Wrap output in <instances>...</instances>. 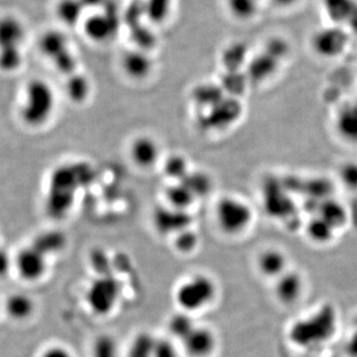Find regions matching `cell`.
<instances>
[{"label": "cell", "instance_id": "obj_23", "mask_svg": "<svg viewBox=\"0 0 357 357\" xmlns=\"http://www.w3.org/2000/svg\"><path fill=\"white\" fill-rule=\"evenodd\" d=\"M6 311L14 321H25L34 312L35 303L27 294L15 293L7 299Z\"/></svg>", "mask_w": 357, "mask_h": 357}, {"label": "cell", "instance_id": "obj_22", "mask_svg": "<svg viewBox=\"0 0 357 357\" xmlns=\"http://www.w3.org/2000/svg\"><path fill=\"white\" fill-rule=\"evenodd\" d=\"M321 4L333 24L338 26L347 24L357 6L356 0H321Z\"/></svg>", "mask_w": 357, "mask_h": 357}, {"label": "cell", "instance_id": "obj_1", "mask_svg": "<svg viewBox=\"0 0 357 357\" xmlns=\"http://www.w3.org/2000/svg\"><path fill=\"white\" fill-rule=\"evenodd\" d=\"M337 328V309L332 304H324L310 316L296 321L289 328L288 337L301 349H316L332 340Z\"/></svg>", "mask_w": 357, "mask_h": 357}, {"label": "cell", "instance_id": "obj_31", "mask_svg": "<svg viewBox=\"0 0 357 357\" xmlns=\"http://www.w3.org/2000/svg\"><path fill=\"white\" fill-rule=\"evenodd\" d=\"M318 213L319 217L330 223L335 230L344 227L347 222V211L342 204L335 201H326L319 206Z\"/></svg>", "mask_w": 357, "mask_h": 357}, {"label": "cell", "instance_id": "obj_46", "mask_svg": "<svg viewBox=\"0 0 357 357\" xmlns=\"http://www.w3.org/2000/svg\"><path fill=\"white\" fill-rule=\"evenodd\" d=\"M300 1L301 0H271L272 3L280 9L293 8V7L297 6Z\"/></svg>", "mask_w": 357, "mask_h": 357}, {"label": "cell", "instance_id": "obj_18", "mask_svg": "<svg viewBox=\"0 0 357 357\" xmlns=\"http://www.w3.org/2000/svg\"><path fill=\"white\" fill-rule=\"evenodd\" d=\"M25 28L15 16L0 18V50L2 49H22L25 39Z\"/></svg>", "mask_w": 357, "mask_h": 357}, {"label": "cell", "instance_id": "obj_39", "mask_svg": "<svg viewBox=\"0 0 357 357\" xmlns=\"http://www.w3.org/2000/svg\"><path fill=\"white\" fill-rule=\"evenodd\" d=\"M91 357H119V347L112 335H100L91 347Z\"/></svg>", "mask_w": 357, "mask_h": 357}, {"label": "cell", "instance_id": "obj_33", "mask_svg": "<svg viewBox=\"0 0 357 357\" xmlns=\"http://www.w3.org/2000/svg\"><path fill=\"white\" fill-rule=\"evenodd\" d=\"M164 175L173 182H180L190 172L189 161L181 154H173L165 160L163 165Z\"/></svg>", "mask_w": 357, "mask_h": 357}, {"label": "cell", "instance_id": "obj_3", "mask_svg": "<svg viewBox=\"0 0 357 357\" xmlns=\"http://www.w3.org/2000/svg\"><path fill=\"white\" fill-rule=\"evenodd\" d=\"M82 167L83 165L79 164L59 166L51 174L45 208L47 213L55 220L64 218L72 208L77 187H79V183H84L76 176Z\"/></svg>", "mask_w": 357, "mask_h": 357}, {"label": "cell", "instance_id": "obj_28", "mask_svg": "<svg viewBox=\"0 0 357 357\" xmlns=\"http://www.w3.org/2000/svg\"><path fill=\"white\" fill-rule=\"evenodd\" d=\"M195 319L190 312H180L173 314L168 321V331L170 335L181 342L196 328Z\"/></svg>", "mask_w": 357, "mask_h": 357}, {"label": "cell", "instance_id": "obj_8", "mask_svg": "<svg viewBox=\"0 0 357 357\" xmlns=\"http://www.w3.org/2000/svg\"><path fill=\"white\" fill-rule=\"evenodd\" d=\"M121 25V16L116 4L107 0L102 11L86 18L84 30L86 36L96 43H105L114 39Z\"/></svg>", "mask_w": 357, "mask_h": 357}, {"label": "cell", "instance_id": "obj_2", "mask_svg": "<svg viewBox=\"0 0 357 357\" xmlns=\"http://www.w3.org/2000/svg\"><path fill=\"white\" fill-rule=\"evenodd\" d=\"M57 107L55 89L43 79L28 82L20 105L21 121L29 128H41L51 121Z\"/></svg>", "mask_w": 357, "mask_h": 357}, {"label": "cell", "instance_id": "obj_41", "mask_svg": "<svg viewBox=\"0 0 357 357\" xmlns=\"http://www.w3.org/2000/svg\"><path fill=\"white\" fill-rule=\"evenodd\" d=\"M199 236L191 229L183 230L176 234L174 238V245L182 253H190L199 245Z\"/></svg>", "mask_w": 357, "mask_h": 357}, {"label": "cell", "instance_id": "obj_27", "mask_svg": "<svg viewBox=\"0 0 357 357\" xmlns=\"http://www.w3.org/2000/svg\"><path fill=\"white\" fill-rule=\"evenodd\" d=\"M165 194L167 202H168L167 204L180 210H189L190 206L197 201L196 197L192 194V192L180 182H173L168 185Z\"/></svg>", "mask_w": 357, "mask_h": 357}, {"label": "cell", "instance_id": "obj_15", "mask_svg": "<svg viewBox=\"0 0 357 357\" xmlns=\"http://www.w3.org/2000/svg\"><path fill=\"white\" fill-rule=\"evenodd\" d=\"M304 290V280L298 272L287 271L276 279L275 296L284 305H293L300 299Z\"/></svg>", "mask_w": 357, "mask_h": 357}, {"label": "cell", "instance_id": "obj_35", "mask_svg": "<svg viewBox=\"0 0 357 357\" xmlns=\"http://www.w3.org/2000/svg\"><path fill=\"white\" fill-rule=\"evenodd\" d=\"M232 17L239 21H250L257 15L259 0H227Z\"/></svg>", "mask_w": 357, "mask_h": 357}, {"label": "cell", "instance_id": "obj_12", "mask_svg": "<svg viewBox=\"0 0 357 357\" xmlns=\"http://www.w3.org/2000/svg\"><path fill=\"white\" fill-rule=\"evenodd\" d=\"M129 155L136 166L150 169L158 163L161 157V148L155 138L141 135L134 138L129 147Z\"/></svg>", "mask_w": 357, "mask_h": 357}, {"label": "cell", "instance_id": "obj_14", "mask_svg": "<svg viewBox=\"0 0 357 357\" xmlns=\"http://www.w3.org/2000/svg\"><path fill=\"white\" fill-rule=\"evenodd\" d=\"M121 67L131 79H144L153 72V59L148 52L134 48L122 56Z\"/></svg>", "mask_w": 357, "mask_h": 357}, {"label": "cell", "instance_id": "obj_32", "mask_svg": "<svg viewBox=\"0 0 357 357\" xmlns=\"http://www.w3.org/2000/svg\"><path fill=\"white\" fill-rule=\"evenodd\" d=\"M306 231L309 238L314 243L326 244L333 241L337 230L318 215L307 223Z\"/></svg>", "mask_w": 357, "mask_h": 357}, {"label": "cell", "instance_id": "obj_42", "mask_svg": "<svg viewBox=\"0 0 357 357\" xmlns=\"http://www.w3.org/2000/svg\"><path fill=\"white\" fill-rule=\"evenodd\" d=\"M340 181L342 185L351 191L357 190V162H347L340 168Z\"/></svg>", "mask_w": 357, "mask_h": 357}, {"label": "cell", "instance_id": "obj_11", "mask_svg": "<svg viewBox=\"0 0 357 357\" xmlns=\"http://www.w3.org/2000/svg\"><path fill=\"white\" fill-rule=\"evenodd\" d=\"M46 257L32 245L28 246L16 256V269L24 280L38 281L47 271Z\"/></svg>", "mask_w": 357, "mask_h": 357}, {"label": "cell", "instance_id": "obj_44", "mask_svg": "<svg viewBox=\"0 0 357 357\" xmlns=\"http://www.w3.org/2000/svg\"><path fill=\"white\" fill-rule=\"evenodd\" d=\"M41 357H74L67 349L63 347H51L42 354Z\"/></svg>", "mask_w": 357, "mask_h": 357}, {"label": "cell", "instance_id": "obj_40", "mask_svg": "<svg viewBox=\"0 0 357 357\" xmlns=\"http://www.w3.org/2000/svg\"><path fill=\"white\" fill-rule=\"evenodd\" d=\"M24 62L22 49H2L0 50V70L7 74L17 72Z\"/></svg>", "mask_w": 357, "mask_h": 357}, {"label": "cell", "instance_id": "obj_5", "mask_svg": "<svg viewBox=\"0 0 357 357\" xmlns=\"http://www.w3.org/2000/svg\"><path fill=\"white\" fill-rule=\"evenodd\" d=\"M217 295V285L211 277L195 274L181 283L176 290L175 300L182 311H199L210 305Z\"/></svg>", "mask_w": 357, "mask_h": 357}, {"label": "cell", "instance_id": "obj_30", "mask_svg": "<svg viewBox=\"0 0 357 357\" xmlns=\"http://www.w3.org/2000/svg\"><path fill=\"white\" fill-rule=\"evenodd\" d=\"M185 188L192 192L196 199L208 196L213 188V181L208 174L191 171L182 181H180Z\"/></svg>", "mask_w": 357, "mask_h": 357}, {"label": "cell", "instance_id": "obj_47", "mask_svg": "<svg viewBox=\"0 0 357 357\" xmlns=\"http://www.w3.org/2000/svg\"><path fill=\"white\" fill-rule=\"evenodd\" d=\"M86 9H102L107 0H81Z\"/></svg>", "mask_w": 357, "mask_h": 357}, {"label": "cell", "instance_id": "obj_34", "mask_svg": "<svg viewBox=\"0 0 357 357\" xmlns=\"http://www.w3.org/2000/svg\"><path fill=\"white\" fill-rule=\"evenodd\" d=\"M156 342L157 338L152 333H138L129 345L128 357H153Z\"/></svg>", "mask_w": 357, "mask_h": 357}, {"label": "cell", "instance_id": "obj_26", "mask_svg": "<svg viewBox=\"0 0 357 357\" xmlns=\"http://www.w3.org/2000/svg\"><path fill=\"white\" fill-rule=\"evenodd\" d=\"M67 243L64 234L58 230H49L36 237L31 245L39 250L42 255L48 256L55 255L63 250Z\"/></svg>", "mask_w": 357, "mask_h": 357}, {"label": "cell", "instance_id": "obj_13", "mask_svg": "<svg viewBox=\"0 0 357 357\" xmlns=\"http://www.w3.org/2000/svg\"><path fill=\"white\" fill-rule=\"evenodd\" d=\"M183 349L190 357H208L215 351L217 338L210 328L197 326L182 342Z\"/></svg>", "mask_w": 357, "mask_h": 357}, {"label": "cell", "instance_id": "obj_38", "mask_svg": "<svg viewBox=\"0 0 357 357\" xmlns=\"http://www.w3.org/2000/svg\"><path fill=\"white\" fill-rule=\"evenodd\" d=\"M131 39L134 42V48L149 52L156 45V36L144 23L129 28Z\"/></svg>", "mask_w": 357, "mask_h": 357}, {"label": "cell", "instance_id": "obj_17", "mask_svg": "<svg viewBox=\"0 0 357 357\" xmlns=\"http://www.w3.org/2000/svg\"><path fill=\"white\" fill-rule=\"evenodd\" d=\"M287 256L276 248L265 249L257 258L258 271L275 280L287 271Z\"/></svg>", "mask_w": 357, "mask_h": 357}, {"label": "cell", "instance_id": "obj_45", "mask_svg": "<svg viewBox=\"0 0 357 357\" xmlns=\"http://www.w3.org/2000/svg\"><path fill=\"white\" fill-rule=\"evenodd\" d=\"M347 351L351 357H357V317L354 321V332L347 344Z\"/></svg>", "mask_w": 357, "mask_h": 357}, {"label": "cell", "instance_id": "obj_20", "mask_svg": "<svg viewBox=\"0 0 357 357\" xmlns=\"http://www.w3.org/2000/svg\"><path fill=\"white\" fill-rule=\"evenodd\" d=\"M227 96L220 83H202L192 89L191 100L198 112L211 109Z\"/></svg>", "mask_w": 357, "mask_h": 357}, {"label": "cell", "instance_id": "obj_7", "mask_svg": "<svg viewBox=\"0 0 357 357\" xmlns=\"http://www.w3.org/2000/svg\"><path fill=\"white\" fill-rule=\"evenodd\" d=\"M121 295V284L112 275L105 274L91 282L86 291L89 309L98 316H105L114 309Z\"/></svg>", "mask_w": 357, "mask_h": 357}, {"label": "cell", "instance_id": "obj_25", "mask_svg": "<svg viewBox=\"0 0 357 357\" xmlns=\"http://www.w3.org/2000/svg\"><path fill=\"white\" fill-rule=\"evenodd\" d=\"M248 49L243 42H234L225 47L222 54V66L225 72H239L248 65Z\"/></svg>", "mask_w": 357, "mask_h": 357}, {"label": "cell", "instance_id": "obj_36", "mask_svg": "<svg viewBox=\"0 0 357 357\" xmlns=\"http://www.w3.org/2000/svg\"><path fill=\"white\" fill-rule=\"evenodd\" d=\"M248 77L245 73L241 72H225L220 84L227 96L232 98H238L241 93L246 89L248 86Z\"/></svg>", "mask_w": 357, "mask_h": 357}, {"label": "cell", "instance_id": "obj_43", "mask_svg": "<svg viewBox=\"0 0 357 357\" xmlns=\"http://www.w3.org/2000/svg\"><path fill=\"white\" fill-rule=\"evenodd\" d=\"M153 357H180L175 344L167 338H157Z\"/></svg>", "mask_w": 357, "mask_h": 357}, {"label": "cell", "instance_id": "obj_4", "mask_svg": "<svg viewBox=\"0 0 357 357\" xmlns=\"http://www.w3.org/2000/svg\"><path fill=\"white\" fill-rule=\"evenodd\" d=\"M215 215L220 229L229 236L243 234L255 218L250 204L234 196H225L218 199Z\"/></svg>", "mask_w": 357, "mask_h": 357}, {"label": "cell", "instance_id": "obj_29", "mask_svg": "<svg viewBox=\"0 0 357 357\" xmlns=\"http://www.w3.org/2000/svg\"><path fill=\"white\" fill-rule=\"evenodd\" d=\"M84 10L86 8L81 0H61L56 8V13L59 20L70 27L79 24Z\"/></svg>", "mask_w": 357, "mask_h": 357}, {"label": "cell", "instance_id": "obj_9", "mask_svg": "<svg viewBox=\"0 0 357 357\" xmlns=\"http://www.w3.org/2000/svg\"><path fill=\"white\" fill-rule=\"evenodd\" d=\"M349 33L342 26L332 24L317 30L311 38L312 51L319 57H340L349 45Z\"/></svg>", "mask_w": 357, "mask_h": 357}, {"label": "cell", "instance_id": "obj_6", "mask_svg": "<svg viewBox=\"0 0 357 357\" xmlns=\"http://www.w3.org/2000/svg\"><path fill=\"white\" fill-rule=\"evenodd\" d=\"M243 114V105L237 98L227 96L211 109L198 112L197 124L206 132L223 130L236 123Z\"/></svg>", "mask_w": 357, "mask_h": 357}, {"label": "cell", "instance_id": "obj_37", "mask_svg": "<svg viewBox=\"0 0 357 357\" xmlns=\"http://www.w3.org/2000/svg\"><path fill=\"white\" fill-rule=\"evenodd\" d=\"M147 20L152 23L165 22L172 11L173 0H143Z\"/></svg>", "mask_w": 357, "mask_h": 357}, {"label": "cell", "instance_id": "obj_21", "mask_svg": "<svg viewBox=\"0 0 357 357\" xmlns=\"http://www.w3.org/2000/svg\"><path fill=\"white\" fill-rule=\"evenodd\" d=\"M279 63L280 61L277 60L273 56L269 55L265 51L263 52L248 63L245 74L248 81L252 79L255 82H262L268 77H271L278 69Z\"/></svg>", "mask_w": 357, "mask_h": 357}, {"label": "cell", "instance_id": "obj_10", "mask_svg": "<svg viewBox=\"0 0 357 357\" xmlns=\"http://www.w3.org/2000/svg\"><path fill=\"white\" fill-rule=\"evenodd\" d=\"M192 222L189 211L174 206H159L153 213L155 229L162 236H176L183 230L190 229Z\"/></svg>", "mask_w": 357, "mask_h": 357}, {"label": "cell", "instance_id": "obj_16", "mask_svg": "<svg viewBox=\"0 0 357 357\" xmlns=\"http://www.w3.org/2000/svg\"><path fill=\"white\" fill-rule=\"evenodd\" d=\"M335 128L338 136L349 144H357V102L344 103L335 114Z\"/></svg>", "mask_w": 357, "mask_h": 357}, {"label": "cell", "instance_id": "obj_19", "mask_svg": "<svg viewBox=\"0 0 357 357\" xmlns=\"http://www.w3.org/2000/svg\"><path fill=\"white\" fill-rule=\"evenodd\" d=\"M39 48L45 57L51 61L52 64L72 51L64 33L57 30H49L45 32L40 38Z\"/></svg>", "mask_w": 357, "mask_h": 357}, {"label": "cell", "instance_id": "obj_24", "mask_svg": "<svg viewBox=\"0 0 357 357\" xmlns=\"http://www.w3.org/2000/svg\"><path fill=\"white\" fill-rule=\"evenodd\" d=\"M65 91L70 102L81 105V103L86 102L91 96V81L82 73H75L74 75L68 77L66 79Z\"/></svg>", "mask_w": 357, "mask_h": 357}]
</instances>
